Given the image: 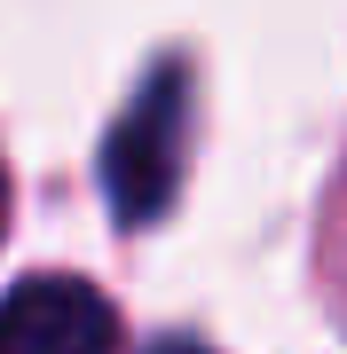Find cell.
I'll return each instance as SVG.
<instances>
[{"mask_svg":"<svg viewBox=\"0 0 347 354\" xmlns=\"http://www.w3.org/2000/svg\"><path fill=\"white\" fill-rule=\"evenodd\" d=\"M181 165H190V71L158 64L142 79V95L127 102V118L111 127V150H103V189L118 205V221L127 228L158 221L181 189Z\"/></svg>","mask_w":347,"mask_h":354,"instance_id":"cell-1","label":"cell"},{"mask_svg":"<svg viewBox=\"0 0 347 354\" xmlns=\"http://www.w3.org/2000/svg\"><path fill=\"white\" fill-rule=\"evenodd\" d=\"M0 354H118V315L79 276H32L0 299Z\"/></svg>","mask_w":347,"mask_h":354,"instance_id":"cell-2","label":"cell"},{"mask_svg":"<svg viewBox=\"0 0 347 354\" xmlns=\"http://www.w3.org/2000/svg\"><path fill=\"white\" fill-rule=\"evenodd\" d=\"M150 354H206V346H190V339H166V346H150Z\"/></svg>","mask_w":347,"mask_h":354,"instance_id":"cell-3","label":"cell"},{"mask_svg":"<svg viewBox=\"0 0 347 354\" xmlns=\"http://www.w3.org/2000/svg\"><path fill=\"white\" fill-rule=\"evenodd\" d=\"M0 205H8V197H0Z\"/></svg>","mask_w":347,"mask_h":354,"instance_id":"cell-4","label":"cell"}]
</instances>
